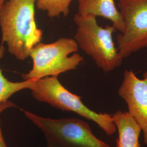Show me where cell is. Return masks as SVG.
<instances>
[{"instance_id":"1","label":"cell","mask_w":147,"mask_h":147,"mask_svg":"<svg viewBox=\"0 0 147 147\" xmlns=\"http://www.w3.org/2000/svg\"><path fill=\"white\" fill-rule=\"evenodd\" d=\"M37 0H5L0 7L2 42L19 60L30 56L31 50L40 42L43 32L35 21Z\"/></svg>"},{"instance_id":"2","label":"cell","mask_w":147,"mask_h":147,"mask_svg":"<svg viewBox=\"0 0 147 147\" xmlns=\"http://www.w3.org/2000/svg\"><path fill=\"white\" fill-rule=\"evenodd\" d=\"M73 20L77 26L74 39L79 47L94 61L97 67L105 73L119 67L124 58L113 40L116 28L112 25L100 26L94 16L77 13Z\"/></svg>"},{"instance_id":"3","label":"cell","mask_w":147,"mask_h":147,"mask_svg":"<svg viewBox=\"0 0 147 147\" xmlns=\"http://www.w3.org/2000/svg\"><path fill=\"white\" fill-rule=\"evenodd\" d=\"M31 90L32 96L37 101L61 110L73 112L93 121L107 135H113L116 132V125L112 115L90 110L83 103L80 96L71 93L61 84L58 76L37 80Z\"/></svg>"},{"instance_id":"4","label":"cell","mask_w":147,"mask_h":147,"mask_svg":"<svg viewBox=\"0 0 147 147\" xmlns=\"http://www.w3.org/2000/svg\"><path fill=\"white\" fill-rule=\"evenodd\" d=\"M79 48L76 40L70 38H61L50 44H37L30 54L32 68L28 73L22 74V78L37 80L47 76H58L76 69L84 61V57L76 53Z\"/></svg>"},{"instance_id":"5","label":"cell","mask_w":147,"mask_h":147,"mask_svg":"<svg viewBox=\"0 0 147 147\" xmlns=\"http://www.w3.org/2000/svg\"><path fill=\"white\" fill-rule=\"evenodd\" d=\"M26 118L46 138L61 147H111L95 136L89 124L74 118L53 119L23 111Z\"/></svg>"},{"instance_id":"6","label":"cell","mask_w":147,"mask_h":147,"mask_svg":"<svg viewBox=\"0 0 147 147\" xmlns=\"http://www.w3.org/2000/svg\"><path fill=\"white\" fill-rule=\"evenodd\" d=\"M124 30L118 34L117 45L123 58L147 47V0H118Z\"/></svg>"},{"instance_id":"7","label":"cell","mask_w":147,"mask_h":147,"mask_svg":"<svg viewBox=\"0 0 147 147\" xmlns=\"http://www.w3.org/2000/svg\"><path fill=\"white\" fill-rule=\"evenodd\" d=\"M118 94L127 105L129 115L141 127L147 146V70L140 79L132 70L126 69Z\"/></svg>"},{"instance_id":"8","label":"cell","mask_w":147,"mask_h":147,"mask_svg":"<svg viewBox=\"0 0 147 147\" xmlns=\"http://www.w3.org/2000/svg\"><path fill=\"white\" fill-rule=\"evenodd\" d=\"M78 14L81 16H101L112 22L117 31L122 33L124 23L114 0H78Z\"/></svg>"},{"instance_id":"9","label":"cell","mask_w":147,"mask_h":147,"mask_svg":"<svg viewBox=\"0 0 147 147\" xmlns=\"http://www.w3.org/2000/svg\"><path fill=\"white\" fill-rule=\"evenodd\" d=\"M112 117L118 132L117 147H141V129L127 112L117 111Z\"/></svg>"},{"instance_id":"10","label":"cell","mask_w":147,"mask_h":147,"mask_svg":"<svg viewBox=\"0 0 147 147\" xmlns=\"http://www.w3.org/2000/svg\"><path fill=\"white\" fill-rule=\"evenodd\" d=\"M4 43L0 45V60L3 57L5 51ZM36 80L29 79L21 82L9 81L2 73L0 69V104L7 101L9 98L16 93L25 89H31Z\"/></svg>"},{"instance_id":"11","label":"cell","mask_w":147,"mask_h":147,"mask_svg":"<svg viewBox=\"0 0 147 147\" xmlns=\"http://www.w3.org/2000/svg\"><path fill=\"white\" fill-rule=\"evenodd\" d=\"M72 0H37L36 5L39 10L47 12L50 18L67 16Z\"/></svg>"},{"instance_id":"12","label":"cell","mask_w":147,"mask_h":147,"mask_svg":"<svg viewBox=\"0 0 147 147\" xmlns=\"http://www.w3.org/2000/svg\"><path fill=\"white\" fill-rule=\"evenodd\" d=\"M16 108L18 106L13 102L8 100L7 101L2 103L0 104V116L3 113V112L5 110L10 108ZM0 147H9L5 143L3 135L2 134V131L1 129V121L0 118Z\"/></svg>"},{"instance_id":"13","label":"cell","mask_w":147,"mask_h":147,"mask_svg":"<svg viewBox=\"0 0 147 147\" xmlns=\"http://www.w3.org/2000/svg\"><path fill=\"white\" fill-rule=\"evenodd\" d=\"M47 147H61L52 142H49V141H47Z\"/></svg>"},{"instance_id":"14","label":"cell","mask_w":147,"mask_h":147,"mask_svg":"<svg viewBox=\"0 0 147 147\" xmlns=\"http://www.w3.org/2000/svg\"><path fill=\"white\" fill-rule=\"evenodd\" d=\"M5 0H0V7L3 4V3L5 2Z\"/></svg>"}]
</instances>
